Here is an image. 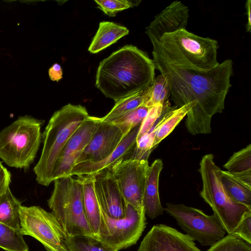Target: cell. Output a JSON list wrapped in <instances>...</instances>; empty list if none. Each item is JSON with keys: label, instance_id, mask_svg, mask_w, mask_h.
Masks as SVG:
<instances>
[{"label": "cell", "instance_id": "1", "mask_svg": "<svg viewBox=\"0 0 251 251\" xmlns=\"http://www.w3.org/2000/svg\"><path fill=\"white\" fill-rule=\"evenodd\" d=\"M155 69L168 79L171 99L177 107L191 102L195 106L187 114L186 126L192 135L208 134L211 120L221 113L230 87L233 62L226 59L212 70L200 71L169 64L152 54Z\"/></svg>", "mask_w": 251, "mask_h": 251}, {"label": "cell", "instance_id": "2", "mask_svg": "<svg viewBox=\"0 0 251 251\" xmlns=\"http://www.w3.org/2000/svg\"><path fill=\"white\" fill-rule=\"evenodd\" d=\"M155 69L146 52L126 45L100 63L95 85L116 101L149 87L155 78Z\"/></svg>", "mask_w": 251, "mask_h": 251}, {"label": "cell", "instance_id": "3", "mask_svg": "<svg viewBox=\"0 0 251 251\" xmlns=\"http://www.w3.org/2000/svg\"><path fill=\"white\" fill-rule=\"evenodd\" d=\"M152 54L173 65L200 71L217 67L218 42L202 37L186 29L164 34L158 41H151Z\"/></svg>", "mask_w": 251, "mask_h": 251}, {"label": "cell", "instance_id": "4", "mask_svg": "<svg viewBox=\"0 0 251 251\" xmlns=\"http://www.w3.org/2000/svg\"><path fill=\"white\" fill-rule=\"evenodd\" d=\"M89 116L84 106L71 103L52 115L42 134L43 149L33 168L36 180L39 184L48 186L52 182V174L59 154L73 134Z\"/></svg>", "mask_w": 251, "mask_h": 251}, {"label": "cell", "instance_id": "5", "mask_svg": "<svg viewBox=\"0 0 251 251\" xmlns=\"http://www.w3.org/2000/svg\"><path fill=\"white\" fill-rule=\"evenodd\" d=\"M43 123L25 115L3 128L0 132V158L10 167L28 169L40 145Z\"/></svg>", "mask_w": 251, "mask_h": 251}, {"label": "cell", "instance_id": "6", "mask_svg": "<svg viewBox=\"0 0 251 251\" xmlns=\"http://www.w3.org/2000/svg\"><path fill=\"white\" fill-rule=\"evenodd\" d=\"M53 181L48 205L67 236H93L83 207L81 179L68 176Z\"/></svg>", "mask_w": 251, "mask_h": 251}, {"label": "cell", "instance_id": "7", "mask_svg": "<svg viewBox=\"0 0 251 251\" xmlns=\"http://www.w3.org/2000/svg\"><path fill=\"white\" fill-rule=\"evenodd\" d=\"M212 154L202 158L199 170L202 188L200 195L212 208L228 234H231L244 215L251 212V208L233 201L228 196L221 183V169L215 164Z\"/></svg>", "mask_w": 251, "mask_h": 251}, {"label": "cell", "instance_id": "8", "mask_svg": "<svg viewBox=\"0 0 251 251\" xmlns=\"http://www.w3.org/2000/svg\"><path fill=\"white\" fill-rule=\"evenodd\" d=\"M125 206V215L119 219L111 218L100 209L98 239L115 251L135 244L146 227L145 211L140 212L126 202Z\"/></svg>", "mask_w": 251, "mask_h": 251}, {"label": "cell", "instance_id": "9", "mask_svg": "<svg viewBox=\"0 0 251 251\" xmlns=\"http://www.w3.org/2000/svg\"><path fill=\"white\" fill-rule=\"evenodd\" d=\"M21 232L33 237L50 251H70L68 236L52 213L40 206L20 208Z\"/></svg>", "mask_w": 251, "mask_h": 251}, {"label": "cell", "instance_id": "10", "mask_svg": "<svg viewBox=\"0 0 251 251\" xmlns=\"http://www.w3.org/2000/svg\"><path fill=\"white\" fill-rule=\"evenodd\" d=\"M174 217L178 225L194 241L203 246H211L225 236L226 231L214 215L183 204L166 203L164 209Z\"/></svg>", "mask_w": 251, "mask_h": 251}, {"label": "cell", "instance_id": "11", "mask_svg": "<svg viewBox=\"0 0 251 251\" xmlns=\"http://www.w3.org/2000/svg\"><path fill=\"white\" fill-rule=\"evenodd\" d=\"M149 167L148 159H130L107 170L115 180L125 201L140 212L145 211L143 197Z\"/></svg>", "mask_w": 251, "mask_h": 251}, {"label": "cell", "instance_id": "12", "mask_svg": "<svg viewBox=\"0 0 251 251\" xmlns=\"http://www.w3.org/2000/svg\"><path fill=\"white\" fill-rule=\"evenodd\" d=\"M100 124V118L90 116L70 138L55 163L52 180L71 176L76 161Z\"/></svg>", "mask_w": 251, "mask_h": 251}, {"label": "cell", "instance_id": "13", "mask_svg": "<svg viewBox=\"0 0 251 251\" xmlns=\"http://www.w3.org/2000/svg\"><path fill=\"white\" fill-rule=\"evenodd\" d=\"M138 251H201L186 234L171 226L154 225L141 242Z\"/></svg>", "mask_w": 251, "mask_h": 251}, {"label": "cell", "instance_id": "14", "mask_svg": "<svg viewBox=\"0 0 251 251\" xmlns=\"http://www.w3.org/2000/svg\"><path fill=\"white\" fill-rule=\"evenodd\" d=\"M125 136L112 123L102 122L77 158L75 165L96 162L108 157L118 147Z\"/></svg>", "mask_w": 251, "mask_h": 251}, {"label": "cell", "instance_id": "15", "mask_svg": "<svg viewBox=\"0 0 251 251\" xmlns=\"http://www.w3.org/2000/svg\"><path fill=\"white\" fill-rule=\"evenodd\" d=\"M140 125L132 128L108 157L98 162H84L76 164L72 170L70 176H94L103 170L110 169L120 161L136 159V137Z\"/></svg>", "mask_w": 251, "mask_h": 251}, {"label": "cell", "instance_id": "16", "mask_svg": "<svg viewBox=\"0 0 251 251\" xmlns=\"http://www.w3.org/2000/svg\"><path fill=\"white\" fill-rule=\"evenodd\" d=\"M94 189L100 209L103 212L114 219L125 216V201L108 170H103L94 175Z\"/></svg>", "mask_w": 251, "mask_h": 251}, {"label": "cell", "instance_id": "17", "mask_svg": "<svg viewBox=\"0 0 251 251\" xmlns=\"http://www.w3.org/2000/svg\"><path fill=\"white\" fill-rule=\"evenodd\" d=\"M188 7L179 0L170 3L155 16L146 28V33L151 41H157L165 34L186 29L189 18Z\"/></svg>", "mask_w": 251, "mask_h": 251}, {"label": "cell", "instance_id": "18", "mask_svg": "<svg viewBox=\"0 0 251 251\" xmlns=\"http://www.w3.org/2000/svg\"><path fill=\"white\" fill-rule=\"evenodd\" d=\"M162 168V160L156 159L149 166L147 174L143 205L145 214L151 219L162 215L164 210L158 191L159 178Z\"/></svg>", "mask_w": 251, "mask_h": 251}, {"label": "cell", "instance_id": "19", "mask_svg": "<svg viewBox=\"0 0 251 251\" xmlns=\"http://www.w3.org/2000/svg\"><path fill=\"white\" fill-rule=\"evenodd\" d=\"M82 183V201L85 214L93 237L98 239L101 210L94 189V176H79Z\"/></svg>", "mask_w": 251, "mask_h": 251}, {"label": "cell", "instance_id": "20", "mask_svg": "<svg viewBox=\"0 0 251 251\" xmlns=\"http://www.w3.org/2000/svg\"><path fill=\"white\" fill-rule=\"evenodd\" d=\"M129 33L125 26L112 22L100 23L99 28L88 48L92 53H98Z\"/></svg>", "mask_w": 251, "mask_h": 251}, {"label": "cell", "instance_id": "21", "mask_svg": "<svg viewBox=\"0 0 251 251\" xmlns=\"http://www.w3.org/2000/svg\"><path fill=\"white\" fill-rule=\"evenodd\" d=\"M195 106L194 102L180 107H171L161 117L151 132L154 134L153 146L155 148L163 139L169 135L188 112Z\"/></svg>", "mask_w": 251, "mask_h": 251}, {"label": "cell", "instance_id": "22", "mask_svg": "<svg viewBox=\"0 0 251 251\" xmlns=\"http://www.w3.org/2000/svg\"><path fill=\"white\" fill-rule=\"evenodd\" d=\"M224 167L236 178L251 187V145L235 152Z\"/></svg>", "mask_w": 251, "mask_h": 251}, {"label": "cell", "instance_id": "23", "mask_svg": "<svg viewBox=\"0 0 251 251\" xmlns=\"http://www.w3.org/2000/svg\"><path fill=\"white\" fill-rule=\"evenodd\" d=\"M21 202L8 187L0 197V222L21 231L20 210Z\"/></svg>", "mask_w": 251, "mask_h": 251}, {"label": "cell", "instance_id": "24", "mask_svg": "<svg viewBox=\"0 0 251 251\" xmlns=\"http://www.w3.org/2000/svg\"><path fill=\"white\" fill-rule=\"evenodd\" d=\"M220 177L224 188L233 201L251 208V187L227 171L221 170Z\"/></svg>", "mask_w": 251, "mask_h": 251}, {"label": "cell", "instance_id": "25", "mask_svg": "<svg viewBox=\"0 0 251 251\" xmlns=\"http://www.w3.org/2000/svg\"><path fill=\"white\" fill-rule=\"evenodd\" d=\"M147 88L116 101L115 105L108 114L100 118V121L112 123L123 115L144 104Z\"/></svg>", "mask_w": 251, "mask_h": 251}, {"label": "cell", "instance_id": "26", "mask_svg": "<svg viewBox=\"0 0 251 251\" xmlns=\"http://www.w3.org/2000/svg\"><path fill=\"white\" fill-rule=\"evenodd\" d=\"M171 88L168 78L160 74L154 78L151 84L148 87L144 105L150 107L157 104H170L169 98Z\"/></svg>", "mask_w": 251, "mask_h": 251}, {"label": "cell", "instance_id": "27", "mask_svg": "<svg viewBox=\"0 0 251 251\" xmlns=\"http://www.w3.org/2000/svg\"><path fill=\"white\" fill-rule=\"evenodd\" d=\"M0 248L6 251H28L21 231L0 222Z\"/></svg>", "mask_w": 251, "mask_h": 251}, {"label": "cell", "instance_id": "28", "mask_svg": "<svg viewBox=\"0 0 251 251\" xmlns=\"http://www.w3.org/2000/svg\"><path fill=\"white\" fill-rule=\"evenodd\" d=\"M150 107L143 104L120 117L112 123L116 125L126 136L134 127L140 125L146 117Z\"/></svg>", "mask_w": 251, "mask_h": 251}, {"label": "cell", "instance_id": "29", "mask_svg": "<svg viewBox=\"0 0 251 251\" xmlns=\"http://www.w3.org/2000/svg\"><path fill=\"white\" fill-rule=\"evenodd\" d=\"M70 251H115L93 236L76 235L68 238Z\"/></svg>", "mask_w": 251, "mask_h": 251}, {"label": "cell", "instance_id": "30", "mask_svg": "<svg viewBox=\"0 0 251 251\" xmlns=\"http://www.w3.org/2000/svg\"><path fill=\"white\" fill-rule=\"evenodd\" d=\"M171 107L170 104L163 105L160 103L150 107L146 117L140 126L136 141L151 132L162 115Z\"/></svg>", "mask_w": 251, "mask_h": 251}, {"label": "cell", "instance_id": "31", "mask_svg": "<svg viewBox=\"0 0 251 251\" xmlns=\"http://www.w3.org/2000/svg\"><path fill=\"white\" fill-rule=\"evenodd\" d=\"M207 251H251V244L229 234L210 246Z\"/></svg>", "mask_w": 251, "mask_h": 251}, {"label": "cell", "instance_id": "32", "mask_svg": "<svg viewBox=\"0 0 251 251\" xmlns=\"http://www.w3.org/2000/svg\"><path fill=\"white\" fill-rule=\"evenodd\" d=\"M141 0H95L98 8L109 17H114L119 12L138 5Z\"/></svg>", "mask_w": 251, "mask_h": 251}, {"label": "cell", "instance_id": "33", "mask_svg": "<svg viewBox=\"0 0 251 251\" xmlns=\"http://www.w3.org/2000/svg\"><path fill=\"white\" fill-rule=\"evenodd\" d=\"M231 234L251 244V212L244 215Z\"/></svg>", "mask_w": 251, "mask_h": 251}, {"label": "cell", "instance_id": "34", "mask_svg": "<svg viewBox=\"0 0 251 251\" xmlns=\"http://www.w3.org/2000/svg\"><path fill=\"white\" fill-rule=\"evenodd\" d=\"M11 177L10 172L5 167L0 172V197L9 187Z\"/></svg>", "mask_w": 251, "mask_h": 251}, {"label": "cell", "instance_id": "35", "mask_svg": "<svg viewBox=\"0 0 251 251\" xmlns=\"http://www.w3.org/2000/svg\"><path fill=\"white\" fill-rule=\"evenodd\" d=\"M62 68L57 63L54 64L49 70V77L52 81H58L62 78Z\"/></svg>", "mask_w": 251, "mask_h": 251}, {"label": "cell", "instance_id": "36", "mask_svg": "<svg viewBox=\"0 0 251 251\" xmlns=\"http://www.w3.org/2000/svg\"><path fill=\"white\" fill-rule=\"evenodd\" d=\"M245 7L246 9V14L247 16V24L246 28L247 32H251V0L246 1Z\"/></svg>", "mask_w": 251, "mask_h": 251}, {"label": "cell", "instance_id": "37", "mask_svg": "<svg viewBox=\"0 0 251 251\" xmlns=\"http://www.w3.org/2000/svg\"><path fill=\"white\" fill-rule=\"evenodd\" d=\"M4 168L3 166L1 164V163L0 162V172L1 170Z\"/></svg>", "mask_w": 251, "mask_h": 251}, {"label": "cell", "instance_id": "38", "mask_svg": "<svg viewBox=\"0 0 251 251\" xmlns=\"http://www.w3.org/2000/svg\"><path fill=\"white\" fill-rule=\"evenodd\" d=\"M47 251H48V250H47Z\"/></svg>", "mask_w": 251, "mask_h": 251}]
</instances>
